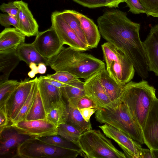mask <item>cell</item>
Instances as JSON below:
<instances>
[{"instance_id":"obj_47","label":"cell","mask_w":158,"mask_h":158,"mask_svg":"<svg viewBox=\"0 0 158 158\" xmlns=\"http://www.w3.org/2000/svg\"><path fill=\"white\" fill-rule=\"evenodd\" d=\"M29 68L31 69V70L34 72L36 74L38 73V66L37 64L35 63H31L29 65Z\"/></svg>"},{"instance_id":"obj_38","label":"cell","mask_w":158,"mask_h":158,"mask_svg":"<svg viewBox=\"0 0 158 158\" xmlns=\"http://www.w3.org/2000/svg\"><path fill=\"white\" fill-rule=\"evenodd\" d=\"M77 3L89 8H95L103 6L109 7L106 0H73Z\"/></svg>"},{"instance_id":"obj_22","label":"cell","mask_w":158,"mask_h":158,"mask_svg":"<svg viewBox=\"0 0 158 158\" xmlns=\"http://www.w3.org/2000/svg\"><path fill=\"white\" fill-rule=\"evenodd\" d=\"M26 36L15 27L6 28L0 33V51L16 48L25 43Z\"/></svg>"},{"instance_id":"obj_13","label":"cell","mask_w":158,"mask_h":158,"mask_svg":"<svg viewBox=\"0 0 158 158\" xmlns=\"http://www.w3.org/2000/svg\"><path fill=\"white\" fill-rule=\"evenodd\" d=\"M144 143L150 150L158 149V98L154 100L142 129Z\"/></svg>"},{"instance_id":"obj_25","label":"cell","mask_w":158,"mask_h":158,"mask_svg":"<svg viewBox=\"0 0 158 158\" xmlns=\"http://www.w3.org/2000/svg\"><path fill=\"white\" fill-rule=\"evenodd\" d=\"M68 118L67 123L71 124L78 129L82 134L92 129L90 121L87 122L83 118L78 109L67 105Z\"/></svg>"},{"instance_id":"obj_4","label":"cell","mask_w":158,"mask_h":158,"mask_svg":"<svg viewBox=\"0 0 158 158\" xmlns=\"http://www.w3.org/2000/svg\"><path fill=\"white\" fill-rule=\"evenodd\" d=\"M95 118L97 122L112 126L141 145L144 143L141 126L123 103H121L114 109L101 108L97 110Z\"/></svg>"},{"instance_id":"obj_41","label":"cell","mask_w":158,"mask_h":158,"mask_svg":"<svg viewBox=\"0 0 158 158\" xmlns=\"http://www.w3.org/2000/svg\"><path fill=\"white\" fill-rule=\"evenodd\" d=\"M9 121H10L3 105L0 107V132L9 126Z\"/></svg>"},{"instance_id":"obj_36","label":"cell","mask_w":158,"mask_h":158,"mask_svg":"<svg viewBox=\"0 0 158 158\" xmlns=\"http://www.w3.org/2000/svg\"><path fill=\"white\" fill-rule=\"evenodd\" d=\"M148 16L158 18V0H139Z\"/></svg>"},{"instance_id":"obj_19","label":"cell","mask_w":158,"mask_h":158,"mask_svg":"<svg viewBox=\"0 0 158 158\" xmlns=\"http://www.w3.org/2000/svg\"><path fill=\"white\" fill-rule=\"evenodd\" d=\"M71 10L79 20L89 49L96 48L101 38L98 26L85 15L75 10Z\"/></svg>"},{"instance_id":"obj_32","label":"cell","mask_w":158,"mask_h":158,"mask_svg":"<svg viewBox=\"0 0 158 158\" xmlns=\"http://www.w3.org/2000/svg\"><path fill=\"white\" fill-rule=\"evenodd\" d=\"M101 47L106 67L108 66L112 61L125 55L121 50L107 42L102 44Z\"/></svg>"},{"instance_id":"obj_39","label":"cell","mask_w":158,"mask_h":158,"mask_svg":"<svg viewBox=\"0 0 158 158\" xmlns=\"http://www.w3.org/2000/svg\"><path fill=\"white\" fill-rule=\"evenodd\" d=\"M129 11L134 14L146 13V10L139 0H125Z\"/></svg>"},{"instance_id":"obj_15","label":"cell","mask_w":158,"mask_h":158,"mask_svg":"<svg viewBox=\"0 0 158 158\" xmlns=\"http://www.w3.org/2000/svg\"><path fill=\"white\" fill-rule=\"evenodd\" d=\"M14 2L19 10L17 16L19 30L26 36H36L39 32V25L29 9L28 4L22 0Z\"/></svg>"},{"instance_id":"obj_3","label":"cell","mask_w":158,"mask_h":158,"mask_svg":"<svg viewBox=\"0 0 158 158\" xmlns=\"http://www.w3.org/2000/svg\"><path fill=\"white\" fill-rule=\"evenodd\" d=\"M156 89L148 82L130 81L123 87L120 103L127 106L130 113L139 123L142 130L154 100L156 98Z\"/></svg>"},{"instance_id":"obj_2","label":"cell","mask_w":158,"mask_h":158,"mask_svg":"<svg viewBox=\"0 0 158 158\" xmlns=\"http://www.w3.org/2000/svg\"><path fill=\"white\" fill-rule=\"evenodd\" d=\"M48 62L56 72L66 71L85 80L106 68L101 60L70 47H63L57 55L48 59Z\"/></svg>"},{"instance_id":"obj_29","label":"cell","mask_w":158,"mask_h":158,"mask_svg":"<svg viewBox=\"0 0 158 158\" xmlns=\"http://www.w3.org/2000/svg\"><path fill=\"white\" fill-rule=\"evenodd\" d=\"M38 78L36 77V79L26 101L16 117L11 122V124H15L19 122L25 120L33 104L36 93L38 90Z\"/></svg>"},{"instance_id":"obj_26","label":"cell","mask_w":158,"mask_h":158,"mask_svg":"<svg viewBox=\"0 0 158 158\" xmlns=\"http://www.w3.org/2000/svg\"><path fill=\"white\" fill-rule=\"evenodd\" d=\"M84 82L79 78L67 84L61 89L62 96L67 100L71 98H78L85 95L84 89Z\"/></svg>"},{"instance_id":"obj_49","label":"cell","mask_w":158,"mask_h":158,"mask_svg":"<svg viewBox=\"0 0 158 158\" xmlns=\"http://www.w3.org/2000/svg\"><path fill=\"white\" fill-rule=\"evenodd\" d=\"M36 74V73L34 72L32 70L29 71L28 73V76L30 77L31 78H34L35 77Z\"/></svg>"},{"instance_id":"obj_5","label":"cell","mask_w":158,"mask_h":158,"mask_svg":"<svg viewBox=\"0 0 158 158\" xmlns=\"http://www.w3.org/2000/svg\"><path fill=\"white\" fill-rule=\"evenodd\" d=\"M99 130L91 129L80 135L77 144L80 155L88 158H126Z\"/></svg>"},{"instance_id":"obj_20","label":"cell","mask_w":158,"mask_h":158,"mask_svg":"<svg viewBox=\"0 0 158 158\" xmlns=\"http://www.w3.org/2000/svg\"><path fill=\"white\" fill-rule=\"evenodd\" d=\"M100 83L108 97L116 106L120 103V97L124 85H120L110 76L106 68L99 71Z\"/></svg>"},{"instance_id":"obj_48","label":"cell","mask_w":158,"mask_h":158,"mask_svg":"<svg viewBox=\"0 0 158 158\" xmlns=\"http://www.w3.org/2000/svg\"><path fill=\"white\" fill-rule=\"evenodd\" d=\"M151 150L153 158H158V149H152Z\"/></svg>"},{"instance_id":"obj_23","label":"cell","mask_w":158,"mask_h":158,"mask_svg":"<svg viewBox=\"0 0 158 158\" xmlns=\"http://www.w3.org/2000/svg\"><path fill=\"white\" fill-rule=\"evenodd\" d=\"M16 51L20 61L25 62L28 65L31 63L37 64L42 63L49 66L48 59L39 53L33 43L22 44L17 47Z\"/></svg>"},{"instance_id":"obj_27","label":"cell","mask_w":158,"mask_h":158,"mask_svg":"<svg viewBox=\"0 0 158 158\" xmlns=\"http://www.w3.org/2000/svg\"><path fill=\"white\" fill-rule=\"evenodd\" d=\"M60 13L63 20L75 32L81 40L88 46L79 20L72 13V10H65L60 11Z\"/></svg>"},{"instance_id":"obj_6","label":"cell","mask_w":158,"mask_h":158,"mask_svg":"<svg viewBox=\"0 0 158 158\" xmlns=\"http://www.w3.org/2000/svg\"><path fill=\"white\" fill-rule=\"evenodd\" d=\"M15 157L23 158H75L80 151L54 146L35 138H31L17 148Z\"/></svg>"},{"instance_id":"obj_12","label":"cell","mask_w":158,"mask_h":158,"mask_svg":"<svg viewBox=\"0 0 158 158\" xmlns=\"http://www.w3.org/2000/svg\"><path fill=\"white\" fill-rule=\"evenodd\" d=\"M99 71L85 80L84 86L85 95L100 109H114L117 106L110 101L100 83Z\"/></svg>"},{"instance_id":"obj_46","label":"cell","mask_w":158,"mask_h":158,"mask_svg":"<svg viewBox=\"0 0 158 158\" xmlns=\"http://www.w3.org/2000/svg\"><path fill=\"white\" fill-rule=\"evenodd\" d=\"M38 65V73L44 74L45 73L47 70L46 65L42 63H40Z\"/></svg>"},{"instance_id":"obj_35","label":"cell","mask_w":158,"mask_h":158,"mask_svg":"<svg viewBox=\"0 0 158 158\" xmlns=\"http://www.w3.org/2000/svg\"><path fill=\"white\" fill-rule=\"evenodd\" d=\"M46 76L50 79L66 84L78 78L70 73L64 71L56 72L54 74H48Z\"/></svg>"},{"instance_id":"obj_14","label":"cell","mask_w":158,"mask_h":158,"mask_svg":"<svg viewBox=\"0 0 158 158\" xmlns=\"http://www.w3.org/2000/svg\"><path fill=\"white\" fill-rule=\"evenodd\" d=\"M106 69L110 77L123 85L131 81L135 71L133 64L125 55L112 61Z\"/></svg>"},{"instance_id":"obj_33","label":"cell","mask_w":158,"mask_h":158,"mask_svg":"<svg viewBox=\"0 0 158 158\" xmlns=\"http://www.w3.org/2000/svg\"><path fill=\"white\" fill-rule=\"evenodd\" d=\"M16 80H8L0 83V107L3 106L13 91L20 83Z\"/></svg>"},{"instance_id":"obj_40","label":"cell","mask_w":158,"mask_h":158,"mask_svg":"<svg viewBox=\"0 0 158 158\" xmlns=\"http://www.w3.org/2000/svg\"><path fill=\"white\" fill-rule=\"evenodd\" d=\"M0 10L3 12L17 17L19 11L14 2H9L7 3H2L0 6Z\"/></svg>"},{"instance_id":"obj_43","label":"cell","mask_w":158,"mask_h":158,"mask_svg":"<svg viewBox=\"0 0 158 158\" xmlns=\"http://www.w3.org/2000/svg\"><path fill=\"white\" fill-rule=\"evenodd\" d=\"M44 77L46 80L50 84L58 88H61L64 87L67 85V84L63 83L58 81L48 78L46 76H44Z\"/></svg>"},{"instance_id":"obj_37","label":"cell","mask_w":158,"mask_h":158,"mask_svg":"<svg viewBox=\"0 0 158 158\" xmlns=\"http://www.w3.org/2000/svg\"><path fill=\"white\" fill-rule=\"evenodd\" d=\"M0 24L6 28H9L11 26H13L19 30V22L17 16L7 13H1L0 15Z\"/></svg>"},{"instance_id":"obj_31","label":"cell","mask_w":158,"mask_h":158,"mask_svg":"<svg viewBox=\"0 0 158 158\" xmlns=\"http://www.w3.org/2000/svg\"><path fill=\"white\" fill-rule=\"evenodd\" d=\"M82 133L76 128L67 123L60 125L58 127V135L77 145Z\"/></svg>"},{"instance_id":"obj_21","label":"cell","mask_w":158,"mask_h":158,"mask_svg":"<svg viewBox=\"0 0 158 158\" xmlns=\"http://www.w3.org/2000/svg\"><path fill=\"white\" fill-rule=\"evenodd\" d=\"M16 48L0 51V83L8 80L20 61Z\"/></svg>"},{"instance_id":"obj_28","label":"cell","mask_w":158,"mask_h":158,"mask_svg":"<svg viewBox=\"0 0 158 158\" xmlns=\"http://www.w3.org/2000/svg\"><path fill=\"white\" fill-rule=\"evenodd\" d=\"M46 114L38 90L33 104L25 120L30 121L46 118Z\"/></svg>"},{"instance_id":"obj_24","label":"cell","mask_w":158,"mask_h":158,"mask_svg":"<svg viewBox=\"0 0 158 158\" xmlns=\"http://www.w3.org/2000/svg\"><path fill=\"white\" fill-rule=\"evenodd\" d=\"M68 118L67 106L62 98L52 106L46 116V119L57 127L66 123Z\"/></svg>"},{"instance_id":"obj_44","label":"cell","mask_w":158,"mask_h":158,"mask_svg":"<svg viewBox=\"0 0 158 158\" xmlns=\"http://www.w3.org/2000/svg\"><path fill=\"white\" fill-rule=\"evenodd\" d=\"M139 158H153L151 150L142 148Z\"/></svg>"},{"instance_id":"obj_18","label":"cell","mask_w":158,"mask_h":158,"mask_svg":"<svg viewBox=\"0 0 158 158\" xmlns=\"http://www.w3.org/2000/svg\"><path fill=\"white\" fill-rule=\"evenodd\" d=\"M148 63L149 70L158 76V24L151 27L143 42Z\"/></svg>"},{"instance_id":"obj_42","label":"cell","mask_w":158,"mask_h":158,"mask_svg":"<svg viewBox=\"0 0 158 158\" xmlns=\"http://www.w3.org/2000/svg\"><path fill=\"white\" fill-rule=\"evenodd\" d=\"M78 110L84 119L87 122L90 121L91 116L97 110L96 109L90 108H82Z\"/></svg>"},{"instance_id":"obj_45","label":"cell","mask_w":158,"mask_h":158,"mask_svg":"<svg viewBox=\"0 0 158 158\" xmlns=\"http://www.w3.org/2000/svg\"><path fill=\"white\" fill-rule=\"evenodd\" d=\"M109 7H116L121 3L124 2L125 0H106Z\"/></svg>"},{"instance_id":"obj_9","label":"cell","mask_w":158,"mask_h":158,"mask_svg":"<svg viewBox=\"0 0 158 158\" xmlns=\"http://www.w3.org/2000/svg\"><path fill=\"white\" fill-rule=\"evenodd\" d=\"M32 43L39 53L48 59L57 55L64 45L51 26L46 30L39 32Z\"/></svg>"},{"instance_id":"obj_30","label":"cell","mask_w":158,"mask_h":158,"mask_svg":"<svg viewBox=\"0 0 158 158\" xmlns=\"http://www.w3.org/2000/svg\"><path fill=\"white\" fill-rule=\"evenodd\" d=\"M48 144L62 148L80 151L79 147L58 135L35 138Z\"/></svg>"},{"instance_id":"obj_17","label":"cell","mask_w":158,"mask_h":158,"mask_svg":"<svg viewBox=\"0 0 158 158\" xmlns=\"http://www.w3.org/2000/svg\"><path fill=\"white\" fill-rule=\"evenodd\" d=\"M38 87L46 114L52 106L62 98L60 88L48 82L44 76L38 78Z\"/></svg>"},{"instance_id":"obj_34","label":"cell","mask_w":158,"mask_h":158,"mask_svg":"<svg viewBox=\"0 0 158 158\" xmlns=\"http://www.w3.org/2000/svg\"><path fill=\"white\" fill-rule=\"evenodd\" d=\"M68 105L78 109L90 108L97 110L100 109L97 104L86 95L78 98H71L67 100Z\"/></svg>"},{"instance_id":"obj_7","label":"cell","mask_w":158,"mask_h":158,"mask_svg":"<svg viewBox=\"0 0 158 158\" xmlns=\"http://www.w3.org/2000/svg\"><path fill=\"white\" fill-rule=\"evenodd\" d=\"M51 27L55 31L64 44L75 49L83 52L89 49L79 38L75 32L62 18L60 11H55L51 15Z\"/></svg>"},{"instance_id":"obj_10","label":"cell","mask_w":158,"mask_h":158,"mask_svg":"<svg viewBox=\"0 0 158 158\" xmlns=\"http://www.w3.org/2000/svg\"><path fill=\"white\" fill-rule=\"evenodd\" d=\"M105 135L117 143L123 150L126 157L139 158L141 144L122 131L108 124L99 126Z\"/></svg>"},{"instance_id":"obj_16","label":"cell","mask_w":158,"mask_h":158,"mask_svg":"<svg viewBox=\"0 0 158 158\" xmlns=\"http://www.w3.org/2000/svg\"><path fill=\"white\" fill-rule=\"evenodd\" d=\"M0 155L8 154L27 140L32 138L19 132L11 125L0 132Z\"/></svg>"},{"instance_id":"obj_8","label":"cell","mask_w":158,"mask_h":158,"mask_svg":"<svg viewBox=\"0 0 158 158\" xmlns=\"http://www.w3.org/2000/svg\"><path fill=\"white\" fill-rule=\"evenodd\" d=\"M36 79V77L32 80L28 78L21 81L3 105L11 123L16 117L26 101Z\"/></svg>"},{"instance_id":"obj_11","label":"cell","mask_w":158,"mask_h":158,"mask_svg":"<svg viewBox=\"0 0 158 158\" xmlns=\"http://www.w3.org/2000/svg\"><path fill=\"white\" fill-rule=\"evenodd\" d=\"M11 125L21 133L32 138L58 135V127L46 118L23 120Z\"/></svg>"},{"instance_id":"obj_1","label":"cell","mask_w":158,"mask_h":158,"mask_svg":"<svg viewBox=\"0 0 158 158\" xmlns=\"http://www.w3.org/2000/svg\"><path fill=\"white\" fill-rule=\"evenodd\" d=\"M101 35L107 42L122 52L142 78L148 76V58L139 37V24L132 21L126 13L113 9L105 12L97 20Z\"/></svg>"}]
</instances>
